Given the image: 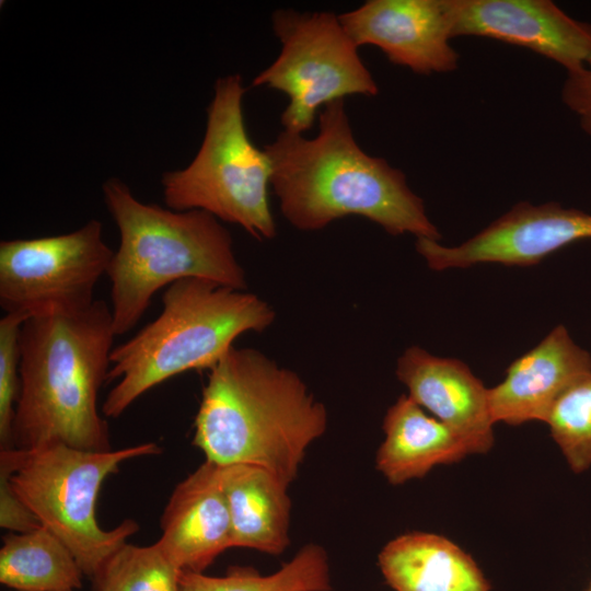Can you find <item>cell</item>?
Returning <instances> with one entry per match:
<instances>
[{
  "mask_svg": "<svg viewBox=\"0 0 591 591\" xmlns=\"http://www.w3.org/2000/svg\"><path fill=\"white\" fill-rule=\"evenodd\" d=\"M264 150L281 212L297 229L320 230L336 219L360 216L393 235L440 240L404 173L359 147L344 100L323 107L313 138L283 130Z\"/></svg>",
  "mask_w": 591,
  "mask_h": 591,
  "instance_id": "obj_1",
  "label": "cell"
},
{
  "mask_svg": "<svg viewBox=\"0 0 591 591\" xmlns=\"http://www.w3.org/2000/svg\"><path fill=\"white\" fill-rule=\"evenodd\" d=\"M115 336L112 310L104 300H95L82 312L25 320L20 333L13 449L61 444L93 452L112 450L97 394L107 381Z\"/></svg>",
  "mask_w": 591,
  "mask_h": 591,
  "instance_id": "obj_2",
  "label": "cell"
},
{
  "mask_svg": "<svg viewBox=\"0 0 591 591\" xmlns=\"http://www.w3.org/2000/svg\"><path fill=\"white\" fill-rule=\"evenodd\" d=\"M326 427L325 407L297 373L233 346L209 370L193 443L209 462L259 466L289 485Z\"/></svg>",
  "mask_w": 591,
  "mask_h": 591,
  "instance_id": "obj_3",
  "label": "cell"
},
{
  "mask_svg": "<svg viewBox=\"0 0 591 591\" xmlns=\"http://www.w3.org/2000/svg\"><path fill=\"white\" fill-rule=\"evenodd\" d=\"M104 201L119 231L106 276L116 335L131 331L153 296L186 278L246 288L229 231L202 210L175 211L137 199L116 178L103 185Z\"/></svg>",
  "mask_w": 591,
  "mask_h": 591,
  "instance_id": "obj_4",
  "label": "cell"
},
{
  "mask_svg": "<svg viewBox=\"0 0 591 591\" xmlns=\"http://www.w3.org/2000/svg\"><path fill=\"white\" fill-rule=\"evenodd\" d=\"M270 305L253 293L201 278L169 286L160 314L113 348L107 381L118 380L102 405L117 418L150 389L189 370H210L247 332L274 321Z\"/></svg>",
  "mask_w": 591,
  "mask_h": 591,
  "instance_id": "obj_5",
  "label": "cell"
},
{
  "mask_svg": "<svg viewBox=\"0 0 591 591\" xmlns=\"http://www.w3.org/2000/svg\"><path fill=\"white\" fill-rule=\"evenodd\" d=\"M162 452L144 442L104 452L55 444L32 450H1L0 467L8 473L12 490L40 525L55 534L72 553L83 575L94 578L139 525L126 519L111 530L96 520L95 505L102 484L121 463Z\"/></svg>",
  "mask_w": 591,
  "mask_h": 591,
  "instance_id": "obj_6",
  "label": "cell"
},
{
  "mask_svg": "<svg viewBox=\"0 0 591 591\" xmlns=\"http://www.w3.org/2000/svg\"><path fill=\"white\" fill-rule=\"evenodd\" d=\"M244 93L240 74L217 80L201 146L187 167L163 174V197L169 209L202 210L257 240L271 239V164L246 131Z\"/></svg>",
  "mask_w": 591,
  "mask_h": 591,
  "instance_id": "obj_7",
  "label": "cell"
},
{
  "mask_svg": "<svg viewBox=\"0 0 591 591\" xmlns=\"http://www.w3.org/2000/svg\"><path fill=\"white\" fill-rule=\"evenodd\" d=\"M273 28L281 43L276 60L259 72L254 86L288 96L281 114L286 131L303 134L321 107L348 95H375L378 85L358 46L332 12L277 10Z\"/></svg>",
  "mask_w": 591,
  "mask_h": 591,
  "instance_id": "obj_8",
  "label": "cell"
},
{
  "mask_svg": "<svg viewBox=\"0 0 591 591\" xmlns=\"http://www.w3.org/2000/svg\"><path fill=\"white\" fill-rule=\"evenodd\" d=\"M113 254L97 220L65 234L1 241L0 305L27 318L82 312Z\"/></svg>",
  "mask_w": 591,
  "mask_h": 591,
  "instance_id": "obj_9",
  "label": "cell"
},
{
  "mask_svg": "<svg viewBox=\"0 0 591 591\" xmlns=\"http://www.w3.org/2000/svg\"><path fill=\"white\" fill-rule=\"evenodd\" d=\"M583 239H591V213L556 202L523 201L460 245L418 239L416 248L433 270L480 263L531 266Z\"/></svg>",
  "mask_w": 591,
  "mask_h": 591,
  "instance_id": "obj_10",
  "label": "cell"
},
{
  "mask_svg": "<svg viewBox=\"0 0 591 591\" xmlns=\"http://www.w3.org/2000/svg\"><path fill=\"white\" fill-rule=\"evenodd\" d=\"M338 16L358 47L373 45L415 73H444L457 66L450 44L454 0H369Z\"/></svg>",
  "mask_w": 591,
  "mask_h": 591,
  "instance_id": "obj_11",
  "label": "cell"
},
{
  "mask_svg": "<svg viewBox=\"0 0 591 591\" xmlns=\"http://www.w3.org/2000/svg\"><path fill=\"white\" fill-rule=\"evenodd\" d=\"M480 36L531 49L567 72L591 63V24L548 0H454L453 37Z\"/></svg>",
  "mask_w": 591,
  "mask_h": 591,
  "instance_id": "obj_12",
  "label": "cell"
},
{
  "mask_svg": "<svg viewBox=\"0 0 591 591\" xmlns=\"http://www.w3.org/2000/svg\"><path fill=\"white\" fill-rule=\"evenodd\" d=\"M396 375L409 397L456 432L473 454L494 444L488 389L462 361L413 346L398 358Z\"/></svg>",
  "mask_w": 591,
  "mask_h": 591,
  "instance_id": "obj_13",
  "label": "cell"
},
{
  "mask_svg": "<svg viewBox=\"0 0 591 591\" xmlns=\"http://www.w3.org/2000/svg\"><path fill=\"white\" fill-rule=\"evenodd\" d=\"M157 541L179 570L204 572L233 547L232 523L221 465L205 461L174 488Z\"/></svg>",
  "mask_w": 591,
  "mask_h": 591,
  "instance_id": "obj_14",
  "label": "cell"
},
{
  "mask_svg": "<svg viewBox=\"0 0 591 591\" xmlns=\"http://www.w3.org/2000/svg\"><path fill=\"white\" fill-rule=\"evenodd\" d=\"M590 373L591 355L558 325L509 366L501 383L488 390L493 420L511 426L546 422L563 393Z\"/></svg>",
  "mask_w": 591,
  "mask_h": 591,
  "instance_id": "obj_15",
  "label": "cell"
},
{
  "mask_svg": "<svg viewBox=\"0 0 591 591\" xmlns=\"http://www.w3.org/2000/svg\"><path fill=\"white\" fill-rule=\"evenodd\" d=\"M385 439L376 453V468L393 485L424 477L437 465L473 454L450 427L407 395L398 397L383 420Z\"/></svg>",
  "mask_w": 591,
  "mask_h": 591,
  "instance_id": "obj_16",
  "label": "cell"
},
{
  "mask_svg": "<svg viewBox=\"0 0 591 591\" xmlns=\"http://www.w3.org/2000/svg\"><path fill=\"white\" fill-rule=\"evenodd\" d=\"M379 566L395 591H490L476 561L455 543L432 533H407L389 542Z\"/></svg>",
  "mask_w": 591,
  "mask_h": 591,
  "instance_id": "obj_17",
  "label": "cell"
},
{
  "mask_svg": "<svg viewBox=\"0 0 591 591\" xmlns=\"http://www.w3.org/2000/svg\"><path fill=\"white\" fill-rule=\"evenodd\" d=\"M233 534V547L278 555L289 545L288 484L248 464L221 466Z\"/></svg>",
  "mask_w": 591,
  "mask_h": 591,
  "instance_id": "obj_18",
  "label": "cell"
},
{
  "mask_svg": "<svg viewBox=\"0 0 591 591\" xmlns=\"http://www.w3.org/2000/svg\"><path fill=\"white\" fill-rule=\"evenodd\" d=\"M82 576L69 548L45 526L3 536L2 584L16 591H74Z\"/></svg>",
  "mask_w": 591,
  "mask_h": 591,
  "instance_id": "obj_19",
  "label": "cell"
},
{
  "mask_svg": "<svg viewBox=\"0 0 591 591\" xmlns=\"http://www.w3.org/2000/svg\"><path fill=\"white\" fill-rule=\"evenodd\" d=\"M325 551L309 544L279 570L262 575L252 567H231L225 576L182 570L177 591H331Z\"/></svg>",
  "mask_w": 591,
  "mask_h": 591,
  "instance_id": "obj_20",
  "label": "cell"
},
{
  "mask_svg": "<svg viewBox=\"0 0 591 591\" xmlns=\"http://www.w3.org/2000/svg\"><path fill=\"white\" fill-rule=\"evenodd\" d=\"M179 570L160 544L121 545L94 576L95 591H177Z\"/></svg>",
  "mask_w": 591,
  "mask_h": 591,
  "instance_id": "obj_21",
  "label": "cell"
},
{
  "mask_svg": "<svg viewBox=\"0 0 591 591\" xmlns=\"http://www.w3.org/2000/svg\"><path fill=\"white\" fill-rule=\"evenodd\" d=\"M546 424L573 473L591 467V373L555 403Z\"/></svg>",
  "mask_w": 591,
  "mask_h": 591,
  "instance_id": "obj_22",
  "label": "cell"
},
{
  "mask_svg": "<svg viewBox=\"0 0 591 591\" xmlns=\"http://www.w3.org/2000/svg\"><path fill=\"white\" fill-rule=\"evenodd\" d=\"M27 317L5 313L0 320V443L12 448V425L20 393V333Z\"/></svg>",
  "mask_w": 591,
  "mask_h": 591,
  "instance_id": "obj_23",
  "label": "cell"
},
{
  "mask_svg": "<svg viewBox=\"0 0 591 591\" xmlns=\"http://www.w3.org/2000/svg\"><path fill=\"white\" fill-rule=\"evenodd\" d=\"M561 99L578 116L581 128L591 136V63L577 71L567 72Z\"/></svg>",
  "mask_w": 591,
  "mask_h": 591,
  "instance_id": "obj_24",
  "label": "cell"
},
{
  "mask_svg": "<svg viewBox=\"0 0 591 591\" xmlns=\"http://www.w3.org/2000/svg\"><path fill=\"white\" fill-rule=\"evenodd\" d=\"M0 526L23 533L40 526L35 515L12 490L8 473L0 467Z\"/></svg>",
  "mask_w": 591,
  "mask_h": 591,
  "instance_id": "obj_25",
  "label": "cell"
},
{
  "mask_svg": "<svg viewBox=\"0 0 591 591\" xmlns=\"http://www.w3.org/2000/svg\"><path fill=\"white\" fill-rule=\"evenodd\" d=\"M588 591H591V583H590V586H589V588H588Z\"/></svg>",
  "mask_w": 591,
  "mask_h": 591,
  "instance_id": "obj_26",
  "label": "cell"
}]
</instances>
